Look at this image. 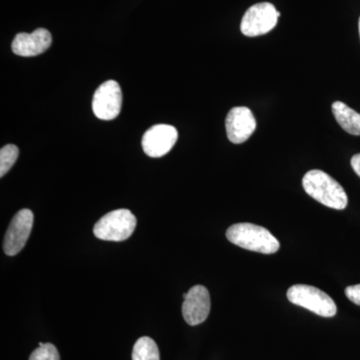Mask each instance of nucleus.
I'll return each instance as SVG.
<instances>
[{
  "label": "nucleus",
  "mask_w": 360,
  "mask_h": 360,
  "mask_svg": "<svg viewBox=\"0 0 360 360\" xmlns=\"http://www.w3.org/2000/svg\"><path fill=\"white\" fill-rule=\"evenodd\" d=\"M305 193L321 205L333 210H345L348 198L343 187L330 175L319 169L309 170L302 179Z\"/></svg>",
  "instance_id": "nucleus-1"
},
{
  "label": "nucleus",
  "mask_w": 360,
  "mask_h": 360,
  "mask_svg": "<svg viewBox=\"0 0 360 360\" xmlns=\"http://www.w3.org/2000/svg\"><path fill=\"white\" fill-rule=\"evenodd\" d=\"M226 238L233 245L245 250L274 255L281 245L276 236L264 227L252 224H236L226 231Z\"/></svg>",
  "instance_id": "nucleus-2"
},
{
  "label": "nucleus",
  "mask_w": 360,
  "mask_h": 360,
  "mask_svg": "<svg viewBox=\"0 0 360 360\" xmlns=\"http://www.w3.org/2000/svg\"><path fill=\"white\" fill-rule=\"evenodd\" d=\"M136 227V217L129 210H117L106 213L94 225V233L97 238L106 241L127 240Z\"/></svg>",
  "instance_id": "nucleus-3"
},
{
  "label": "nucleus",
  "mask_w": 360,
  "mask_h": 360,
  "mask_svg": "<svg viewBox=\"0 0 360 360\" xmlns=\"http://www.w3.org/2000/svg\"><path fill=\"white\" fill-rule=\"evenodd\" d=\"M288 300L322 317H333L338 312L335 302L326 292L305 284H296L288 291Z\"/></svg>",
  "instance_id": "nucleus-4"
},
{
  "label": "nucleus",
  "mask_w": 360,
  "mask_h": 360,
  "mask_svg": "<svg viewBox=\"0 0 360 360\" xmlns=\"http://www.w3.org/2000/svg\"><path fill=\"white\" fill-rule=\"evenodd\" d=\"M279 16L281 13L269 2L255 4L243 15L240 23L241 32L248 37L266 34L276 27Z\"/></svg>",
  "instance_id": "nucleus-5"
},
{
  "label": "nucleus",
  "mask_w": 360,
  "mask_h": 360,
  "mask_svg": "<svg viewBox=\"0 0 360 360\" xmlns=\"http://www.w3.org/2000/svg\"><path fill=\"white\" fill-rule=\"evenodd\" d=\"M122 105V89L115 80H108L103 82L94 92L92 110L94 115L99 120H115L120 115Z\"/></svg>",
  "instance_id": "nucleus-6"
},
{
  "label": "nucleus",
  "mask_w": 360,
  "mask_h": 360,
  "mask_svg": "<svg viewBox=\"0 0 360 360\" xmlns=\"http://www.w3.org/2000/svg\"><path fill=\"white\" fill-rule=\"evenodd\" d=\"M33 225V213L30 210H21L14 215L6 236H4V250L8 257L20 253L25 248Z\"/></svg>",
  "instance_id": "nucleus-7"
},
{
  "label": "nucleus",
  "mask_w": 360,
  "mask_h": 360,
  "mask_svg": "<svg viewBox=\"0 0 360 360\" xmlns=\"http://www.w3.org/2000/svg\"><path fill=\"white\" fill-rule=\"evenodd\" d=\"M177 139L179 132L172 125H153L142 137V149L150 158H161L174 148Z\"/></svg>",
  "instance_id": "nucleus-8"
},
{
  "label": "nucleus",
  "mask_w": 360,
  "mask_h": 360,
  "mask_svg": "<svg viewBox=\"0 0 360 360\" xmlns=\"http://www.w3.org/2000/svg\"><path fill=\"white\" fill-rule=\"evenodd\" d=\"M182 315L189 326H194L202 323L210 315V295L207 288L202 285H195L184 295Z\"/></svg>",
  "instance_id": "nucleus-9"
},
{
  "label": "nucleus",
  "mask_w": 360,
  "mask_h": 360,
  "mask_svg": "<svg viewBox=\"0 0 360 360\" xmlns=\"http://www.w3.org/2000/svg\"><path fill=\"white\" fill-rule=\"evenodd\" d=\"M227 139L234 144L248 141L257 129V122L252 111L245 106L233 108L225 120Z\"/></svg>",
  "instance_id": "nucleus-10"
},
{
  "label": "nucleus",
  "mask_w": 360,
  "mask_h": 360,
  "mask_svg": "<svg viewBox=\"0 0 360 360\" xmlns=\"http://www.w3.org/2000/svg\"><path fill=\"white\" fill-rule=\"evenodd\" d=\"M51 32L44 28H37L32 33L21 32L14 37L11 49L16 56L32 58L44 53L51 47Z\"/></svg>",
  "instance_id": "nucleus-11"
},
{
  "label": "nucleus",
  "mask_w": 360,
  "mask_h": 360,
  "mask_svg": "<svg viewBox=\"0 0 360 360\" xmlns=\"http://www.w3.org/2000/svg\"><path fill=\"white\" fill-rule=\"evenodd\" d=\"M333 113L341 129L347 134L360 135V113L341 101L333 103Z\"/></svg>",
  "instance_id": "nucleus-12"
},
{
  "label": "nucleus",
  "mask_w": 360,
  "mask_h": 360,
  "mask_svg": "<svg viewBox=\"0 0 360 360\" xmlns=\"http://www.w3.org/2000/svg\"><path fill=\"white\" fill-rule=\"evenodd\" d=\"M132 360H160V349L153 338L143 336L135 342Z\"/></svg>",
  "instance_id": "nucleus-13"
},
{
  "label": "nucleus",
  "mask_w": 360,
  "mask_h": 360,
  "mask_svg": "<svg viewBox=\"0 0 360 360\" xmlns=\"http://www.w3.org/2000/svg\"><path fill=\"white\" fill-rule=\"evenodd\" d=\"M20 155V149L14 144H7L0 150V177L11 169Z\"/></svg>",
  "instance_id": "nucleus-14"
},
{
  "label": "nucleus",
  "mask_w": 360,
  "mask_h": 360,
  "mask_svg": "<svg viewBox=\"0 0 360 360\" xmlns=\"http://www.w3.org/2000/svg\"><path fill=\"white\" fill-rule=\"evenodd\" d=\"M30 360H60V356L52 343H44L30 354Z\"/></svg>",
  "instance_id": "nucleus-15"
},
{
  "label": "nucleus",
  "mask_w": 360,
  "mask_h": 360,
  "mask_svg": "<svg viewBox=\"0 0 360 360\" xmlns=\"http://www.w3.org/2000/svg\"><path fill=\"white\" fill-rule=\"evenodd\" d=\"M345 295L347 296L350 302L360 307V284L348 286L347 290H345Z\"/></svg>",
  "instance_id": "nucleus-16"
},
{
  "label": "nucleus",
  "mask_w": 360,
  "mask_h": 360,
  "mask_svg": "<svg viewBox=\"0 0 360 360\" xmlns=\"http://www.w3.org/2000/svg\"><path fill=\"white\" fill-rule=\"evenodd\" d=\"M350 163H352V167L354 168L355 174L360 177V153L355 155L354 158H352Z\"/></svg>",
  "instance_id": "nucleus-17"
},
{
  "label": "nucleus",
  "mask_w": 360,
  "mask_h": 360,
  "mask_svg": "<svg viewBox=\"0 0 360 360\" xmlns=\"http://www.w3.org/2000/svg\"><path fill=\"white\" fill-rule=\"evenodd\" d=\"M359 37H360V18H359Z\"/></svg>",
  "instance_id": "nucleus-18"
}]
</instances>
